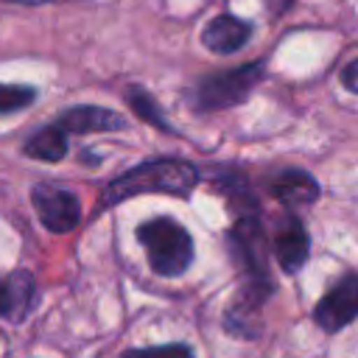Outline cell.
<instances>
[{"label": "cell", "instance_id": "obj_14", "mask_svg": "<svg viewBox=\"0 0 358 358\" xmlns=\"http://www.w3.org/2000/svg\"><path fill=\"white\" fill-rule=\"evenodd\" d=\"M129 103H131V109H134L137 117H143L145 123H151V126H157V129H162V131H171V126L165 123V117H162L157 101H154L145 90H140V87L129 90Z\"/></svg>", "mask_w": 358, "mask_h": 358}, {"label": "cell", "instance_id": "obj_3", "mask_svg": "<svg viewBox=\"0 0 358 358\" xmlns=\"http://www.w3.org/2000/svg\"><path fill=\"white\" fill-rule=\"evenodd\" d=\"M263 70H266V64L255 62V64H243V67L201 78L193 90V106L210 112V109H224V106L241 103L257 87V81L263 78Z\"/></svg>", "mask_w": 358, "mask_h": 358}, {"label": "cell", "instance_id": "obj_16", "mask_svg": "<svg viewBox=\"0 0 358 358\" xmlns=\"http://www.w3.org/2000/svg\"><path fill=\"white\" fill-rule=\"evenodd\" d=\"M120 358H193L187 344H165V347H143V350H129Z\"/></svg>", "mask_w": 358, "mask_h": 358}, {"label": "cell", "instance_id": "obj_8", "mask_svg": "<svg viewBox=\"0 0 358 358\" xmlns=\"http://www.w3.org/2000/svg\"><path fill=\"white\" fill-rule=\"evenodd\" d=\"M268 190L288 210H299V207L313 204L319 199L316 179L310 173H305V171H296V168H285V171L274 173L271 182H268Z\"/></svg>", "mask_w": 358, "mask_h": 358}, {"label": "cell", "instance_id": "obj_1", "mask_svg": "<svg viewBox=\"0 0 358 358\" xmlns=\"http://www.w3.org/2000/svg\"><path fill=\"white\" fill-rule=\"evenodd\" d=\"M199 182V173L193 165L179 162V159H154V162H143L131 171H126L123 176H117L115 182L106 185L101 204H117L129 196H140V193H171V196H187L193 190V185Z\"/></svg>", "mask_w": 358, "mask_h": 358}, {"label": "cell", "instance_id": "obj_6", "mask_svg": "<svg viewBox=\"0 0 358 358\" xmlns=\"http://www.w3.org/2000/svg\"><path fill=\"white\" fill-rule=\"evenodd\" d=\"M271 294L268 280H249L238 296L232 299L229 310L224 313V327L235 336H257L260 324V305Z\"/></svg>", "mask_w": 358, "mask_h": 358}, {"label": "cell", "instance_id": "obj_13", "mask_svg": "<svg viewBox=\"0 0 358 358\" xmlns=\"http://www.w3.org/2000/svg\"><path fill=\"white\" fill-rule=\"evenodd\" d=\"M28 157L34 159H45V162H56L67 154V134L59 129V126H50V129H42L36 134L28 137L25 148H22Z\"/></svg>", "mask_w": 358, "mask_h": 358}, {"label": "cell", "instance_id": "obj_9", "mask_svg": "<svg viewBox=\"0 0 358 358\" xmlns=\"http://www.w3.org/2000/svg\"><path fill=\"white\" fill-rule=\"evenodd\" d=\"M308 249H310V243H308L305 227L291 215L282 224V229L277 232V238H274V255H277L280 268L288 271V274L299 271L305 266V260H308Z\"/></svg>", "mask_w": 358, "mask_h": 358}, {"label": "cell", "instance_id": "obj_10", "mask_svg": "<svg viewBox=\"0 0 358 358\" xmlns=\"http://www.w3.org/2000/svg\"><path fill=\"white\" fill-rule=\"evenodd\" d=\"M64 134L76 131V134H87V131H112V129H123L126 120L112 112V109H101V106H73L67 109L59 123H56Z\"/></svg>", "mask_w": 358, "mask_h": 358}, {"label": "cell", "instance_id": "obj_4", "mask_svg": "<svg viewBox=\"0 0 358 358\" xmlns=\"http://www.w3.org/2000/svg\"><path fill=\"white\" fill-rule=\"evenodd\" d=\"M229 241H232V249H235V257L243 263L249 280H268V241H266V232L257 221L255 213H241V218L235 221L232 232H229Z\"/></svg>", "mask_w": 358, "mask_h": 358}, {"label": "cell", "instance_id": "obj_11", "mask_svg": "<svg viewBox=\"0 0 358 358\" xmlns=\"http://www.w3.org/2000/svg\"><path fill=\"white\" fill-rule=\"evenodd\" d=\"M249 25L243 20H235L229 14H218L215 20L207 22V28L201 31V42L204 48H210L213 53H235L238 48L246 45L249 39Z\"/></svg>", "mask_w": 358, "mask_h": 358}, {"label": "cell", "instance_id": "obj_7", "mask_svg": "<svg viewBox=\"0 0 358 358\" xmlns=\"http://www.w3.org/2000/svg\"><path fill=\"white\" fill-rule=\"evenodd\" d=\"M358 313V277L347 274L333 291H327L322 296V302L313 310V319L322 324V330L336 333L341 327H347Z\"/></svg>", "mask_w": 358, "mask_h": 358}, {"label": "cell", "instance_id": "obj_5", "mask_svg": "<svg viewBox=\"0 0 358 358\" xmlns=\"http://www.w3.org/2000/svg\"><path fill=\"white\" fill-rule=\"evenodd\" d=\"M34 207L39 213V221L50 229V232H70L78 227L81 218V204L76 199L73 190L53 185V182H42L34 187L31 193Z\"/></svg>", "mask_w": 358, "mask_h": 358}, {"label": "cell", "instance_id": "obj_15", "mask_svg": "<svg viewBox=\"0 0 358 358\" xmlns=\"http://www.w3.org/2000/svg\"><path fill=\"white\" fill-rule=\"evenodd\" d=\"M34 90L31 87H17V84H0V112H14L22 109L34 101Z\"/></svg>", "mask_w": 358, "mask_h": 358}, {"label": "cell", "instance_id": "obj_2", "mask_svg": "<svg viewBox=\"0 0 358 358\" xmlns=\"http://www.w3.org/2000/svg\"><path fill=\"white\" fill-rule=\"evenodd\" d=\"M140 243L145 246L148 263L162 277L182 274L193 260V238L173 218H151L137 229Z\"/></svg>", "mask_w": 358, "mask_h": 358}, {"label": "cell", "instance_id": "obj_12", "mask_svg": "<svg viewBox=\"0 0 358 358\" xmlns=\"http://www.w3.org/2000/svg\"><path fill=\"white\" fill-rule=\"evenodd\" d=\"M34 280L28 271H14L8 277H0V316L22 319L34 305Z\"/></svg>", "mask_w": 358, "mask_h": 358}, {"label": "cell", "instance_id": "obj_17", "mask_svg": "<svg viewBox=\"0 0 358 358\" xmlns=\"http://www.w3.org/2000/svg\"><path fill=\"white\" fill-rule=\"evenodd\" d=\"M355 73H358V62H350V64L344 67V87H347L350 92L358 90V84H355Z\"/></svg>", "mask_w": 358, "mask_h": 358}]
</instances>
